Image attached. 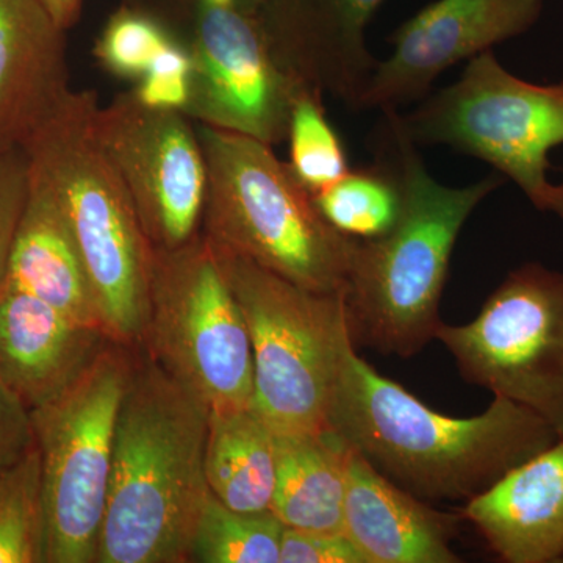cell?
Returning <instances> with one entry per match:
<instances>
[{
  "instance_id": "1",
  "label": "cell",
  "mask_w": 563,
  "mask_h": 563,
  "mask_svg": "<svg viewBox=\"0 0 563 563\" xmlns=\"http://www.w3.org/2000/svg\"><path fill=\"white\" fill-rule=\"evenodd\" d=\"M329 429L391 483L422 501H470L558 442L539 415L495 396L485 412H435L344 347Z\"/></svg>"
},
{
  "instance_id": "2",
  "label": "cell",
  "mask_w": 563,
  "mask_h": 563,
  "mask_svg": "<svg viewBox=\"0 0 563 563\" xmlns=\"http://www.w3.org/2000/svg\"><path fill=\"white\" fill-rule=\"evenodd\" d=\"M209 410L141 347L114 428L98 563H185L210 490Z\"/></svg>"
},
{
  "instance_id": "3",
  "label": "cell",
  "mask_w": 563,
  "mask_h": 563,
  "mask_svg": "<svg viewBox=\"0 0 563 563\" xmlns=\"http://www.w3.org/2000/svg\"><path fill=\"white\" fill-rule=\"evenodd\" d=\"M384 117L401 211L384 236L357 240L344 299L354 344L410 358L435 340L442 324L440 301L463 225L504 179L493 174L466 187L440 184L402 131L398 111Z\"/></svg>"
},
{
  "instance_id": "4",
  "label": "cell",
  "mask_w": 563,
  "mask_h": 563,
  "mask_svg": "<svg viewBox=\"0 0 563 563\" xmlns=\"http://www.w3.org/2000/svg\"><path fill=\"white\" fill-rule=\"evenodd\" d=\"M98 107L96 92L70 91L24 152L68 221L103 328L114 343L135 350L150 307L154 246L96 136Z\"/></svg>"
},
{
  "instance_id": "5",
  "label": "cell",
  "mask_w": 563,
  "mask_h": 563,
  "mask_svg": "<svg viewBox=\"0 0 563 563\" xmlns=\"http://www.w3.org/2000/svg\"><path fill=\"white\" fill-rule=\"evenodd\" d=\"M196 129L207 163L203 235L307 290L346 291L357 240L324 220L274 146L210 125Z\"/></svg>"
},
{
  "instance_id": "6",
  "label": "cell",
  "mask_w": 563,
  "mask_h": 563,
  "mask_svg": "<svg viewBox=\"0 0 563 563\" xmlns=\"http://www.w3.org/2000/svg\"><path fill=\"white\" fill-rule=\"evenodd\" d=\"M210 243L250 329L252 410L276 435L329 429L336 374L352 340L346 291L307 290Z\"/></svg>"
},
{
  "instance_id": "7",
  "label": "cell",
  "mask_w": 563,
  "mask_h": 563,
  "mask_svg": "<svg viewBox=\"0 0 563 563\" xmlns=\"http://www.w3.org/2000/svg\"><path fill=\"white\" fill-rule=\"evenodd\" d=\"M140 347L209 415L251 407L250 329L217 252L202 232L174 250L154 247Z\"/></svg>"
},
{
  "instance_id": "8",
  "label": "cell",
  "mask_w": 563,
  "mask_h": 563,
  "mask_svg": "<svg viewBox=\"0 0 563 563\" xmlns=\"http://www.w3.org/2000/svg\"><path fill=\"white\" fill-rule=\"evenodd\" d=\"M135 350L111 342L76 383L31 410L43 466L46 563H98L114 428Z\"/></svg>"
},
{
  "instance_id": "9",
  "label": "cell",
  "mask_w": 563,
  "mask_h": 563,
  "mask_svg": "<svg viewBox=\"0 0 563 563\" xmlns=\"http://www.w3.org/2000/svg\"><path fill=\"white\" fill-rule=\"evenodd\" d=\"M399 124L415 144L450 146L492 165L536 209L550 210L548 155L563 144V81L537 85L509 73L495 52L472 58L450 87L428 96Z\"/></svg>"
},
{
  "instance_id": "10",
  "label": "cell",
  "mask_w": 563,
  "mask_h": 563,
  "mask_svg": "<svg viewBox=\"0 0 563 563\" xmlns=\"http://www.w3.org/2000/svg\"><path fill=\"white\" fill-rule=\"evenodd\" d=\"M468 384L520 404L563 440V273L518 266L462 325L435 335Z\"/></svg>"
},
{
  "instance_id": "11",
  "label": "cell",
  "mask_w": 563,
  "mask_h": 563,
  "mask_svg": "<svg viewBox=\"0 0 563 563\" xmlns=\"http://www.w3.org/2000/svg\"><path fill=\"white\" fill-rule=\"evenodd\" d=\"M190 52V101L199 124L280 144L302 85L274 55L261 18L240 0H174Z\"/></svg>"
},
{
  "instance_id": "12",
  "label": "cell",
  "mask_w": 563,
  "mask_h": 563,
  "mask_svg": "<svg viewBox=\"0 0 563 563\" xmlns=\"http://www.w3.org/2000/svg\"><path fill=\"white\" fill-rule=\"evenodd\" d=\"M95 132L152 246L174 250L201 232L206 155L184 111L154 109L122 92L98 107Z\"/></svg>"
},
{
  "instance_id": "13",
  "label": "cell",
  "mask_w": 563,
  "mask_h": 563,
  "mask_svg": "<svg viewBox=\"0 0 563 563\" xmlns=\"http://www.w3.org/2000/svg\"><path fill=\"white\" fill-rule=\"evenodd\" d=\"M543 0H435L391 35L390 57L376 63L357 110L398 111L428 98L435 79L463 60L531 31Z\"/></svg>"
},
{
  "instance_id": "14",
  "label": "cell",
  "mask_w": 563,
  "mask_h": 563,
  "mask_svg": "<svg viewBox=\"0 0 563 563\" xmlns=\"http://www.w3.org/2000/svg\"><path fill=\"white\" fill-rule=\"evenodd\" d=\"M385 0H265L261 18L274 55L302 87L357 110L376 58L366 31Z\"/></svg>"
},
{
  "instance_id": "15",
  "label": "cell",
  "mask_w": 563,
  "mask_h": 563,
  "mask_svg": "<svg viewBox=\"0 0 563 563\" xmlns=\"http://www.w3.org/2000/svg\"><path fill=\"white\" fill-rule=\"evenodd\" d=\"M65 32L41 0H0V154L24 151L73 91Z\"/></svg>"
},
{
  "instance_id": "16",
  "label": "cell",
  "mask_w": 563,
  "mask_h": 563,
  "mask_svg": "<svg viewBox=\"0 0 563 563\" xmlns=\"http://www.w3.org/2000/svg\"><path fill=\"white\" fill-rule=\"evenodd\" d=\"M113 342L31 292L0 290V376L33 410L62 395Z\"/></svg>"
},
{
  "instance_id": "17",
  "label": "cell",
  "mask_w": 563,
  "mask_h": 563,
  "mask_svg": "<svg viewBox=\"0 0 563 563\" xmlns=\"http://www.w3.org/2000/svg\"><path fill=\"white\" fill-rule=\"evenodd\" d=\"M454 514L432 509L351 450L343 532L368 563H457Z\"/></svg>"
},
{
  "instance_id": "18",
  "label": "cell",
  "mask_w": 563,
  "mask_h": 563,
  "mask_svg": "<svg viewBox=\"0 0 563 563\" xmlns=\"http://www.w3.org/2000/svg\"><path fill=\"white\" fill-rule=\"evenodd\" d=\"M462 518L504 562L562 561L563 440L466 501Z\"/></svg>"
},
{
  "instance_id": "19",
  "label": "cell",
  "mask_w": 563,
  "mask_h": 563,
  "mask_svg": "<svg viewBox=\"0 0 563 563\" xmlns=\"http://www.w3.org/2000/svg\"><path fill=\"white\" fill-rule=\"evenodd\" d=\"M5 284L31 292L81 324L106 331L68 221L47 185L32 172L27 201L11 246Z\"/></svg>"
},
{
  "instance_id": "20",
  "label": "cell",
  "mask_w": 563,
  "mask_h": 563,
  "mask_svg": "<svg viewBox=\"0 0 563 563\" xmlns=\"http://www.w3.org/2000/svg\"><path fill=\"white\" fill-rule=\"evenodd\" d=\"M350 457L351 448L332 429L277 435L272 512L285 528L343 532Z\"/></svg>"
},
{
  "instance_id": "21",
  "label": "cell",
  "mask_w": 563,
  "mask_h": 563,
  "mask_svg": "<svg viewBox=\"0 0 563 563\" xmlns=\"http://www.w3.org/2000/svg\"><path fill=\"white\" fill-rule=\"evenodd\" d=\"M207 485L224 506L243 512L272 510L277 476V435L252 410L209 415Z\"/></svg>"
},
{
  "instance_id": "22",
  "label": "cell",
  "mask_w": 563,
  "mask_h": 563,
  "mask_svg": "<svg viewBox=\"0 0 563 563\" xmlns=\"http://www.w3.org/2000/svg\"><path fill=\"white\" fill-rule=\"evenodd\" d=\"M324 220L343 235L373 240L391 231L402 206L401 184L391 158L350 169L313 196Z\"/></svg>"
},
{
  "instance_id": "23",
  "label": "cell",
  "mask_w": 563,
  "mask_h": 563,
  "mask_svg": "<svg viewBox=\"0 0 563 563\" xmlns=\"http://www.w3.org/2000/svg\"><path fill=\"white\" fill-rule=\"evenodd\" d=\"M285 526L272 510L243 512L209 495L192 533L196 563H280Z\"/></svg>"
},
{
  "instance_id": "24",
  "label": "cell",
  "mask_w": 563,
  "mask_h": 563,
  "mask_svg": "<svg viewBox=\"0 0 563 563\" xmlns=\"http://www.w3.org/2000/svg\"><path fill=\"white\" fill-rule=\"evenodd\" d=\"M0 563H46L43 466L36 443L0 473Z\"/></svg>"
},
{
  "instance_id": "25",
  "label": "cell",
  "mask_w": 563,
  "mask_h": 563,
  "mask_svg": "<svg viewBox=\"0 0 563 563\" xmlns=\"http://www.w3.org/2000/svg\"><path fill=\"white\" fill-rule=\"evenodd\" d=\"M324 95L302 88L292 102L287 141L292 173L313 196L328 190L350 172L346 151L329 121Z\"/></svg>"
},
{
  "instance_id": "26",
  "label": "cell",
  "mask_w": 563,
  "mask_h": 563,
  "mask_svg": "<svg viewBox=\"0 0 563 563\" xmlns=\"http://www.w3.org/2000/svg\"><path fill=\"white\" fill-rule=\"evenodd\" d=\"M176 38L158 18L136 7L122 5L103 27L95 55L113 76L140 80Z\"/></svg>"
},
{
  "instance_id": "27",
  "label": "cell",
  "mask_w": 563,
  "mask_h": 563,
  "mask_svg": "<svg viewBox=\"0 0 563 563\" xmlns=\"http://www.w3.org/2000/svg\"><path fill=\"white\" fill-rule=\"evenodd\" d=\"M192 63L184 41L176 38L158 55L136 85V98L154 109H187L190 101Z\"/></svg>"
},
{
  "instance_id": "28",
  "label": "cell",
  "mask_w": 563,
  "mask_h": 563,
  "mask_svg": "<svg viewBox=\"0 0 563 563\" xmlns=\"http://www.w3.org/2000/svg\"><path fill=\"white\" fill-rule=\"evenodd\" d=\"M31 187V168L24 151L0 154V290L5 284L10 252Z\"/></svg>"
},
{
  "instance_id": "29",
  "label": "cell",
  "mask_w": 563,
  "mask_h": 563,
  "mask_svg": "<svg viewBox=\"0 0 563 563\" xmlns=\"http://www.w3.org/2000/svg\"><path fill=\"white\" fill-rule=\"evenodd\" d=\"M280 563H368L343 532H312L285 528Z\"/></svg>"
},
{
  "instance_id": "30",
  "label": "cell",
  "mask_w": 563,
  "mask_h": 563,
  "mask_svg": "<svg viewBox=\"0 0 563 563\" xmlns=\"http://www.w3.org/2000/svg\"><path fill=\"white\" fill-rule=\"evenodd\" d=\"M35 444L31 409L0 376V473Z\"/></svg>"
},
{
  "instance_id": "31",
  "label": "cell",
  "mask_w": 563,
  "mask_h": 563,
  "mask_svg": "<svg viewBox=\"0 0 563 563\" xmlns=\"http://www.w3.org/2000/svg\"><path fill=\"white\" fill-rule=\"evenodd\" d=\"M54 21L68 31L79 20L84 0H41Z\"/></svg>"
},
{
  "instance_id": "32",
  "label": "cell",
  "mask_w": 563,
  "mask_h": 563,
  "mask_svg": "<svg viewBox=\"0 0 563 563\" xmlns=\"http://www.w3.org/2000/svg\"><path fill=\"white\" fill-rule=\"evenodd\" d=\"M551 213L558 214L563 220V181L555 184L553 199H551L550 210Z\"/></svg>"
},
{
  "instance_id": "33",
  "label": "cell",
  "mask_w": 563,
  "mask_h": 563,
  "mask_svg": "<svg viewBox=\"0 0 563 563\" xmlns=\"http://www.w3.org/2000/svg\"><path fill=\"white\" fill-rule=\"evenodd\" d=\"M240 2H242L244 7H247V9L261 10V7L263 3H265V0H240Z\"/></svg>"
}]
</instances>
